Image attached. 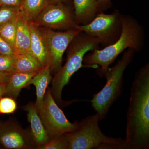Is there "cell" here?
I'll return each instance as SVG.
<instances>
[{"label": "cell", "mask_w": 149, "mask_h": 149, "mask_svg": "<svg viewBox=\"0 0 149 149\" xmlns=\"http://www.w3.org/2000/svg\"><path fill=\"white\" fill-rule=\"evenodd\" d=\"M0 147H1V146H0Z\"/></svg>", "instance_id": "30"}, {"label": "cell", "mask_w": 149, "mask_h": 149, "mask_svg": "<svg viewBox=\"0 0 149 149\" xmlns=\"http://www.w3.org/2000/svg\"><path fill=\"white\" fill-rule=\"evenodd\" d=\"M53 2L54 3H63L66 2L68 0H52Z\"/></svg>", "instance_id": "29"}, {"label": "cell", "mask_w": 149, "mask_h": 149, "mask_svg": "<svg viewBox=\"0 0 149 149\" xmlns=\"http://www.w3.org/2000/svg\"><path fill=\"white\" fill-rule=\"evenodd\" d=\"M0 54L15 56V52L13 48L0 35Z\"/></svg>", "instance_id": "24"}, {"label": "cell", "mask_w": 149, "mask_h": 149, "mask_svg": "<svg viewBox=\"0 0 149 149\" xmlns=\"http://www.w3.org/2000/svg\"><path fill=\"white\" fill-rule=\"evenodd\" d=\"M68 141L65 134L51 139L47 143L37 147V149H68Z\"/></svg>", "instance_id": "21"}, {"label": "cell", "mask_w": 149, "mask_h": 149, "mask_svg": "<svg viewBox=\"0 0 149 149\" xmlns=\"http://www.w3.org/2000/svg\"><path fill=\"white\" fill-rule=\"evenodd\" d=\"M39 27L47 52L50 68L51 71L56 73L61 67L65 52L72 40L82 31L74 29L56 32L51 29Z\"/></svg>", "instance_id": "8"}, {"label": "cell", "mask_w": 149, "mask_h": 149, "mask_svg": "<svg viewBox=\"0 0 149 149\" xmlns=\"http://www.w3.org/2000/svg\"><path fill=\"white\" fill-rule=\"evenodd\" d=\"M75 21L78 25H85L93 21L97 14L96 0H73Z\"/></svg>", "instance_id": "15"}, {"label": "cell", "mask_w": 149, "mask_h": 149, "mask_svg": "<svg viewBox=\"0 0 149 149\" xmlns=\"http://www.w3.org/2000/svg\"><path fill=\"white\" fill-rule=\"evenodd\" d=\"M39 115L42 121L50 139L76 130L78 121L70 122L63 111L54 100L49 88L47 89L44 106Z\"/></svg>", "instance_id": "7"}, {"label": "cell", "mask_w": 149, "mask_h": 149, "mask_svg": "<svg viewBox=\"0 0 149 149\" xmlns=\"http://www.w3.org/2000/svg\"><path fill=\"white\" fill-rule=\"evenodd\" d=\"M24 0H0V6L21 8Z\"/></svg>", "instance_id": "26"}, {"label": "cell", "mask_w": 149, "mask_h": 149, "mask_svg": "<svg viewBox=\"0 0 149 149\" xmlns=\"http://www.w3.org/2000/svg\"><path fill=\"white\" fill-rule=\"evenodd\" d=\"M126 149L149 148V63L138 70L130 90L127 112Z\"/></svg>", "instance_id": "1"}, {"label": "cell", "mask_w": 149, "mask_h": 149, "mask_svg": "<svg viewBox=\"0 0 149 149\" xmlns=\"http://www.w3.org/2000/svg\"><path fill=\"white\" fill-rule=\"evenodd\" d=\"M6 85L4 83H0V98L3 96L5 92Z\"/></svg>", "instance_id": "28"}, {"label": "cell", "mask_w": 149, "mask_h": 149, "mask_svg": "<svg viewBox=\"0 0 149 149\" xmlns=\"http://www.w3.org/2000/svg\"><path fill=\"white\" fill-rule=\"evenodd\" d=\"M122 29L117 41L101 49H96L85 54L83 60L84 66L91 67L99 65V73L103 74L109 65L120 54L127 48L133 49L136 52H140L145 45L143 27L134 17L121 14Z\"/></svg>", "instance_id": "2"}, {"label": "cell", "mask_w": 149, "mask_h": 149, "mask_svg": "<svg viewBox=\"0 0 149 149\" xmlns=\"http://www.w3.org/2000/svg\"><path fill=\"white\" fill-rule=\"evenodd\" d=\"M0 72L10 74L15 72L14 56L0 54Z\"/></svg>", "instance_id": "23"}, {"label": "cell", "mask_w": 149, "mask_h": 149, "mask_svg": "<svg viewBox=\"0 0 149 149\" xmlns=\"http://www.w3.org/2000/svg\"><path fill=\"white\" fill-rule=\"evenodd\" d=\"M10 74L5 72H0V83L6 84Z\"/></svg>", "instance_id": "27"}, {"label": "cell", "mask_w": 149, "mask_h": 149, "mask_svg": "<svg viewBox=\"0 0 149 149\" xmlns=\"http://www.w3.org/2000/svg\"><path fill=\"white\" fill-rule=\"evenodd\" d=\"M100 45L97 38L81 32L72 40L68 46L66 62L56 72L52 80L51 93L57 104L62 106L63 101L62 92L69 83L72 75L83 65L84 56L88 52L98 49Z\"/></svg>", "instance_id": "3"}, {"label": "cell", "mask_w": 149, "mask_h": 149, "mask_svg": "<svg viewBox=\"0 0 149 149\" xmlns=\"http://www.w3.org/2000/svg\"><path fill=\"white\" fill-rule=\"evenodd\" d=\"M0 8V28L9 22L16 18L22 13L20 8L1 6Z\"/></svg>", "instance_id": "20"}, {"label": "cell", "mask_w": 149, "mask_h": 149, "mask_svg": "<svg viewBox=\"0 0 149 149\" xmlns=\"http://www.w3.org/2000/svg\"><path fill=\"white\" fill-rule=\"evenodd\" d=\"M37 73L15 72L11 74L6 83L3 95L16 99L21 90L29 86V81Z\"/></svg>", "instance_id": "16"}, {"label": "cell", "mask_w": 149, "mask_h": 149, "mask_svg": "<svg viewBox=\"0 0 149 149\" xmlns=\"http://www.w3.org/2000/svg\"><path fill=\"white\" fill-rule=\"evenodd\" d=\"M29 24L31 38L30 53L43 68L49 66L47 52L40 28L31 22L29 21Z\"/></svg>", "instance_id": "12"}, {"label": "cell", "mask_w": 149, "mask_h": 149, "mask_svg": "<svg viewBox=\"0 0 149 149\" xmlns=\"http://www.w3.org/2000/svg\"><path fill=\"white\" fill-rule=\"evenodd\" d=\"M18 16L0 28V35L10 44L14 51L16 34V22Z\"/></svg>", "instance_id": "19"}, {"label": "cell", "mask_w": 149, "mask_h": 149, "mask_svg": "<svg viewBox=\"0 0 149 149\" xmlns=\"http://www.w3.org/2000/svg\"><path fill=\"white\" fill-rule=\"evenodd\" d=\"M39 27L49 29H77L74 13L63 3H52L32 21Z\"/></svg>", "instance_id": "9"}, {"label": "cell", "mask_w": 149, "mask_h": 149, "mask_svg": "<svg viewBox=\"0 0 149 149\" xmlns=\"http://www.w3.org/2000/svg\"><path fill=\"white\" fill-rule=\"evenodd\" d=\"M17 109V104L15 99L9 97L0 98V113L11 114L13 113Z\"/></svg>", "instance_id": "22"}, {"label": "cell", "mask_w": 149, "mask_h": 149, "mask_svg": "<svg viewBox=\"0 0 149 149\" xmlns=\"http://www.w3.org/2000/svg\"><path fill=\"white\" fill-rule=\"evenodd\" d=\"M29 21L22 14L17 17L15 52V55L30 53V33Z\"/></svg>", "instance_id": "13"}, {"label": "cell", "mask_w": 149, "mask_h": 149, "mask_svg": "<svg viewBox=\"0 0 149 149\" xmlns=\"http://www.w3.org/2000/svg\"></svg>", "instance_id": "31"}, {"label": "cell", "mask_w": 149, "mask_h": 149, "mask_svg": "<svg viewBox=\"0 0 149 149\" xmlns=\"http://www.w3.org/2000/svg\"><path fill=\"white\" fill-rule=\"evenodd\" d=\"M14 58L15 72L37 73L43 68L30 53L16 54Z\"/></svg>", "instance_id": "17"}, {"label": "cell", "mask_w": 149, "mask_h": 149, "mask_svg": "<svg viewBox=\"0 0 149 149\" xmlns=\"http://www.w3.org/2000/svg\"><path fill=\"white\" fill-rule=\"evenodd\" d=\"M0 146L7 149L36 148L30 132L14 121L0 122Z\"/></svg>", "instance_id": "10"}, {"label": "cell", "mask_w": 149, "mask_h": 149, "mask_svg": "<svg viewBox=\"0 0 149 149\" xmlns=\"http://www.w3.org/2000/svg\"><path fill=\"white\" fill-rule=\"evenodd\" d=\"M98 13H104L108 10L111 8L112 0H96Z\"/></svg>", "instance_id": "25"}, {"label": "cell", "mask_w": 149, "mask_h": 149, "mask_svg": "<svg viewBox=\"0 0 149 149\" xmlns=\"http://www.w3.org/2000/svg\"><path fill=\"white\" fill-rule=\"evenodd\" d=\"M22 109L27 112V120L30 125L29 132L36 145V148L47 143L50 139L38 113L35 103L30 102L24 106Z\"/></svg>", "instance_id": "11"}, {"label": "cell", "mask_w": 149, "mask_h": 149, "mask_svg": "<svg viewBox=\"0 0 149 149\" xmlns=\"http://www.w3.org/2000/svg\"><path fill=\"white\" fill-rule=\"evenodd\" d=\"M77 29L97 38L104 47L117 41L122 32L121 13L115 10L110 14L97 13L93 21L85 25H78Z\"/></svg>", "instance_id": "6"}, {"label": "cell", "mask_w": 149, "mask_h": 149, "mask_svg": "<svg viewBox=\"0 0 149 149\" xmlns=\"http://www.w3.org/2000/svg\"><path fill=\"white\" fill-rule=\"evenodd\" d=\"M97 113L78 122L77 129L65 133L68 149H125V139L105 136L99 125Z\"/></svg>", "instance_id": "4"}, {"label": "cell", "mask_w": 149, "mask_h": 149, "mask_svg": "<svg viewBox=\"0 0 149 149\" xmlns=\"http://www.w3.org/2000/svg\"><path fill=\"white\" fill-rule=\"evenodd\" d=\"M51 72L49 66L43 68L32 77L29 83V85H33L36 88L37 99L35 105L38 113L42 109L46 91L52 79Z\"/></svg>", "instance_id": "14"}, {"label": "cell", "mask_w": 149, "mask_h": 149, "mask_svg": "<svg viewBox=\"0 0 149 149\" xmlns=\"http://www.w3.org/2000/svg\"><path fill=\"white\" fill-rule=\"evenodd\" d=\"M52 3V0H24L20 9L26 18L32 21Z\"/></svg>", "instance_id": "18"}, {"label": "cell", "mask_w": 149, "mask_h": 149, "mask_svg": "<svg viewBox=\"0 0 149 149\" xmlns=\"http://www.w3.org/2000/svg\"><path fill=\"white\" fill-rule=\"evenodd\" d=\"M136 52L128 48L121 58L111 68L104 72L107 82L103 88L93 95L92 106L100 116V120L107 116L112 105L117 100L122 92L123 79L125 70L133 61Z\"/></svg>", "instance_id": "5"}]
</instances>
